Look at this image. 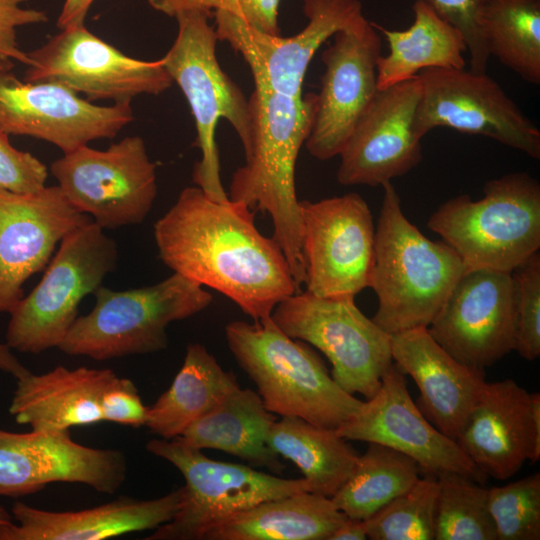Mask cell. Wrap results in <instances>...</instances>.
I'll use <instances>...</instances> for the list:
<instances>
[{
	"label": "cell",
	"instance_id": "obj_45",
	"mask_svg": "<svg viewBox=\"0 0 540 540\" xmlns=\"http://www.w3.org/2000/svg\"><path fill=\"white\" fill-rule=\"evenodd\" d=\"M13 522L12 515L3 507L0 506V527L6 526Z\"/></svg>",
	"mask_w": 540,
	"mask_h": 540
},
{
	"label": "cell",
	"instance_id": "obj_16",
	"mask_svg": "<svg viewBox=\"0 0 540 540\" xmlns=\"http://www.w3.org/2000/svg\"><path fill=\"white\" fill-rule=\"evenodd\" d=\"M323 51L325 70L305 147L318 160L338 156L378 91L381 37L364 16L336 32Z\"/></svg>",
	"mask_w": 540,
	"mask_h": 540
},
{
	"label": "cell",
	"instance_id": "obj_36",
	"mask_svg": "<svg viewBox=\"0 0 540 540\" xmlns=\"http://www.w3.org/2000/svg\"><path fill=\"white\" fill-rule=\"evenodd\" d=\"M497 540L540 539V474L489 488Z\"/></svg>",
	"mask_w": 540,
	"mask_h": 540
},
{
	"label": "cell",
	"instance_id": "obj_28",
	"mask_svg": "<svg viewBox=\"0 0 540 540\" xmlns=\"http://www.w3.org/2000/svg\"><path fill=\"white\" fill-rule=\"evenodd\" d=\"M347 518L331 498L302 491L236 513L204 540H328Z\"/></svg>",
	"mask_w": 540,
	"mask_h": 540
},
{
	"label": "cell",
	"instance_id": "obj_8",
	"mask_svg": "<svg viewBox=\"0 0 540 540\" xmlns=\"http://www.w3.org/2000/svg\"><path fill=\"white\" fill-rule=\"evenodd\" d=\"M117 261L116 242L93 221L65 236L40 282L9 313L8 346L32 354L58 348L81 301L102 286Z\"/></svg>",
	"mask_w": 540,
	"mask_h": 540
},
{
	"label": "cell",
	"instance_id": "obj_23",
	"mask_svg": "<svg viewBox=\"0 0 540 540\" xmlns=\"http://www.w3.org/2000/svg\"><path fill=\"white\" fill-rule=\"evenodd\" d=\"M456 442L487 476L512 477L540 458V394L513 379L486 383Z\"/></svg>",
	"mask_w": 540,
	"mask_h": 540
},
{
	"label": "cell",
	"instance_id": "obj_4",
	"mask_svg": "<svg viewBox=\"0 0 540 540\" xmlns=\"http://www.w3.org/2000/svg\"><path fill=\"white\" fill-rule=\"evenodd\" d=\"M225 336L237 363L273 414L336 430L363 403L335 382L313 349L285 334L271 316L253 324L232 321Z\"/></svg>",
	"mask_w": 540,
	"mask_h": 540
},
{
	"label": "cell",
	"instance_id": "obj_13",
	"mask_svg": "<svg viewBox=\"0 0 540 540\" xmlns=\"http://www.w3.org/2000/svg\"><path fill=\"white\" fill-rule=\"evenodd\" d=\"M415 127L423 138L437 127L480 135L540 158V130L486 72L425 69Z\"/></svg>",
	"mask_w": 540,
	"mask_h": 540
},
{
	"label": "cell",
	"instance_id": "obj_37",
	"mask_svg": "<svg viewBox=\"0 0 540 540\" xmlns=\"http://www.w3.org/2000/svg\"><path fill=\"white\" fill-rule=\"evenodd\" d=\"M516 313L514 350L532 361L540 355V253L511 271Z\"/></svg>",
	"mask_w": 540,
	"mask_h": 540
},
{
	"label": "cell",
	"instance_id": "obj_44",
	"mask_svg": "<svg viewBox=\"0 0 540 540\" xmlns=\"http://www.w3.org/2000/svg\"><path fill=\"white\" fill-rule=\"evenodd\" d=\"M0 371L10 374L16 379H19L30 372L29 369H27L14 355L8 344L1 342Z\"/></svg>",
	"mask_w": 540,
	"mask_h": 540
},
{
	"label": "cell",
	"instance_id": "obj_11",
	"mask_svg": "<svg viewBox=\"0 0 540 540\" xmlns=\"http://www.w3.org/2000/svg\"><path fill=\"white\" fill-rule=\"evenodd\" d=\"M50 170L72 206L103 229L142 223L157 195L156 165L139 136L105 150L83 145L63 153Z\"/></svg>",
	"mask_w": 540,
	"mask_h": 540
},
{
	"label": "cell",
	"instance_id": "obj_12",
	"mask_svg": "<svg viewBox=\"0 0 540 540\" xmlns=\"http://www.w3.org/2000/svg\"><path fill=\"white\" fill-rule=\"evenodd\" d=\"M27 54L31 64L24 81L60 84L91 100L131 102L138 95H159L173 84L162 59L129 57L85 24L60 29Z\"/></svg>",
	"mask_w": 540,
	"mask_h": 540
},
{
	"label": "cell",
	"instance_id": "obj_26",
	"mask_svg": "<svg viewBox=\"0 0 540 540\" xmlns=\"http://www.w3.org/2000/svg\"><path fill=\"white\" fill-rule=\"evenodd\" d=\"M180 497L179 487L155 499L120 497L78 511H48L16 502L13 522L0 527V540H104L155 530L174 517Z\"/></svg>",
	"mask_w": 540,
	"mask_h": 540
},
{
	"label": "cell",
	"instance_id": "obj_7",
	"mask_svg": "<svg viewBox=\"0 0 540 540\" xmlns=\"http://www.w3.org/2000/svg\"><path fill=\"white\" fill-rule=\"evenodd\" d=\"M176 38L161 58L190 106L196 126V146L201 158L193 169V181L210 198L228 200L220 176L216 144L219 119L227 120L245 149L250 137V112L239 86L223 71L217 55L218 36L205 13L190 11L174 17Z\"/></svg>",
	"mask_w": 540,
	"mask_h": 540
},
{
	"label": "cell",
	"instance_id": "obj_41",
	"mask_svg": "<svg viewBox=\"0 0 540 540\" xmlns=\"http://www.w3.org/2000/svg\"><path fill=\"white\" fill-rule=\"evenodd\" d=\"M30 0H0V71H9L14 61L31 64L27 52L20 49L17 29L22 26L40 24L48 21L45 11L26 8Z\"/></svg>",
	"mask_w": 540,
	"mask_h": 540
},
{
	"label": "cell",
	"instance_id": "obj_9",
	"mask_svg": "<svg viewBox=\"0 0 540 540\" xmlns=\"http://www.w3.org/2000/svg\"><path fill=\"white\" fill-rule=\"evenodd\" d=\"M146 448L170 462L185 479L178 511L147 540H204L212 528L236 513L268 499L310 491L304 478L285 479L213 460L177 439H153Z\"/></svg>",
	"mask_w": 540,
	"mask_h": 540
},
{
	"label": "cell",
	"instance_id": "obj_5",
	"mask_svg": "<svg viewBox=\"0 0 540 540\" xmlns=\"http://www.w3.org/2000/svg\"><path fill=\"white\" fill-rule=\"evenodd\" d=\"M484 196L446 200L428 227L460 257L465 270L511 272L540 248V184L526 172L486 182Z\"/></svg>",
	"mask_w": 540,
	"mask_h": 540
},
{
	"label": "cell",
	"instance_id": "obj_10",
	"mask_svg": "<svg viewBox=\"0 0 540 540\" xmlns=\"http://www.w3.org/2000/svg\"><path fill=\"white\" fill-rule=\"evenodd\" d=\"M271 318L291 338L324 353L332 378L349 394L372 398L393 363L391 336L359 310L354 297L300 291L279 302Z\"/></svg>",
	"mask_w": 540,
	"mask_h": 540
},
{
	"label": "cell",
	"instance_id": "obj_33",
	"mask_svg": "<svg viewBox=\"0 0 540 540\" xmlns=\"http://www.w3.org/2000/svg\"><path fill=\"white\" fill-rule=\"evenodd\" d=\"M479 22L490 57L539 85L540 0H485Z\"/></svg>",
	"mask_w": 540,
	"mask_h": 540
},
{
	"label": "cell",
	"instance_id": "obj_14",
	"mask_svg": "<svg viewBox=\"0 0 540 540\" xmlns=\"http://www.w3.org/2000/svg\"><path fill=\"white\" fill-rule=\"evenodd\" d=\"M300 221L305 291L318 297H355L370 286L375 227L359 194L300 201Z\"/></svg>",
	"mask_w": 540,
	"mask_h": 540
},
{
	"label": "cell",
	"instance_id": "obj_40",
	"mask_svg": "<svg viewBox=\"0 0 540 540\" xmlns=\"http://www.w3.org/2000/svg\"><path fill=\"white\" fill-rule=\"evenodd\" d=\"M8 136L0 128V190L31 193L45 187L46 165L31 153L12 146Z\"/></svg>",
	"mask_w": 540,
	"mask_h": 540
},
{
	"label": "cell",
	"instance_id": "obj_6",
	"mask_svg": "<svg viewBox=\"0 0 540 540\" xmlns=\"http://www.w3.org/2000/svg\"><path fill=\"white\" fill-rule=\"evenodd\" d=\"M95 305L77 317L58 349L72 356L109 360L158 352L167 347L166 329L212 302L203 286L173 273L159 283L114 291L100 286Z\"/></svg>",
	"mask_w": 540,
	"mask_h": 540
},
{
	"label": "cell",
	"instance_id": "obj_15",
	"mask_svg": "<svg viewBox=\"0 0 540 540\" xmlns=\"http://www.w3.org/2000/svg\"><path fill=\"white\" fill-rule=\"evenodd\" d=\"M336 431L346 440L379 443L411 457L424 476L437 479L455 473L480 484L488 478L456 440L423 415L409 394L405 374L394 362L376 394Z\"/></svg>",
	"mask_w": 540,
	"mask_h": 540
},
{
	"label": "cell",
	"instance_id": "obj_39",
	"mask_svg": "<svg viewBox=\"0 0 540 540\" xmlns=\"http://www.w3.org/2000/svg\"><path fill=\"white\" fill-rule=\"evenodd\" d=\"M436 13L462 34L469 54L470 70L486 72L490 55L480 28L485 0H426Z\"/></svg>",
	"mask_w": 540,
	"mask_h": 540
},
{
	"label": "cell",
	"instance_id": "obj_22",
	"mask_svg": "<svg viewBox=\"0 0 540 540\" xmlns=\"http://www.w3.org/2000/svg\"><path fill=\"white\" fill-rule=\"evenodd\" d=\"M91 221L58 185L31 193L0 190V313L23 298L24 283L48 265L57 244Z\"/></svg>",
	"mask_w": 540,
	"mask_h": 540
},
{
	"label": "cell",
	"instance_id": "obj_3",
	"mask_svg": "<svg viewBox=\"0 0 540 540\" xmlns=\"http://www.w3.org/2000/svg\"><path fill=\"white\" fill-rule=\"evenodd\" d=\"M381 186L369 286L378 308L371 319L393 335L428 327L466 270L446 242L428 239L405 217L391 181Z\"/></svg>",
	"mask_w": 540,
	"mask_h": 540
},
{
	"label": "cell",
	"instance_id": "obj_35",
	"mask_svg": "<svg viewBox=\"0 0 540 540\" xmlns=\"http://www.w3.org/2000/svg\"><path fill=\"white\" fill-rule=\"evenodd\" d=\"M437 479L424 476L364 521L368 539L434 540Z\"/></svg>",
	"mask_w": 540,
	"mask_h": 540
},
{
	"label": "cell",
	"instance_id": "obj_32",
	"mask_svg": "<svg viewBox=\"0 0 540 540\" xmlns=\"http://www.w3.org/2000/svg\"><path fill=\"white\" fill-rule=\"evenodd\" d=\"M420 467L409 456L368 442L345 483L331 497L348 518L366 520L420 478Z\"/></svg>",
	"mask_w": 540,
	"mask_h": 540
},
{
	"label": "cell",
	"instance_id": "obj_34",
	"mask_svg": "<svg viewBox=\"0 0 540 540\" xmlns=\"http://www.w3.org/2000/svg\"><path fill=\"white\" fill-rule=\"evenodd\" d=\"M434 540H497L489 488L460 474L437 478Z\"/></svg>",
	"mask_w": 540,
	"mask_h": 540
},
{
	"label": "cell",
	"instance_id": "obj_17",
	"mask_svg": "<svg viewBox=\"0 0 540 540\" xmlns=\"http://www.w3.org/2000/svg\"><path fill=\"white\" fill-rule=\"evenodd\" d=\"M131 102L99 106L52 82H26L0 71V128L49 142L63 153L115 137L133 121Z\"/></svg>",
	"mask_w": 540,
	"mask_h": 540
},
{
	"label": "cell",
	"instance_id": "obj_30",
	"mask_svg": "<svg viewBox=\"0 0 540 540\" xmlns=\"http://www.w3.org/2000/svg\"><path fill=\"white\" fill-rule=\"evenodd\" d=\"M239 386L201 343H190L171 386L148 407L145 426L163 439L179 437Z\"/></svg>",
	"mask_w": 540,
	"mask_h": 540
},
{
	"label": "cell",
	"instance_id": "obj_31",
	"mask_svg": "<svg viewBox=\"0 0 540 540\" xmlns=\"http://www.w3.org/2000/svg\"><path fill=\"white\" fill-rule=\"evenodd\" d=\"M268 446L293 462L310 491L331 498L352 474L359 454L335 429L299 417H281L267 435Z\"/></svg>",
	"mask_w": 540,
	"mask_h": 540
},
{
	"label": "cell",
	"instance_id": "obj_21",
	"mask_svg": "<svg viewBox=\"0 0 540 540\" xmlns=\"http://www.w3.org/2000/svg\"><path fill=\"white\" fill-rule=\"evenodd\" d=\"M421 94L418 75L377 91L338 155L340 184L382 185L421 162L415 127Z\"/></svg>",
	"mask_w": 540,
	"mask_h": 540
},
{
	"label": "cell",
	"instance_id": "obj_25",
	"mask_svg": "<svg viewBox=\"0 0 540 540\" xmlns=\"http://www.w3.org/2000/svg\"><path fill=\"white\" fill-rule=\"evenodd\" d=\"M9 412L32 430H70L108 421L113 390L120 377L110 369L62 365L16 379Z\"/></svg>",
	"mask_w": 540,
	"mask_h": 540
},
{
	"label": "cell",
	"instance_id": "obj_27",
	"mask_svg": "<svg viewBox=\"0 0 540 540\" xmlns=\"http://www.w3.org/2000/svg\"><path fill=\"white\" fill-rule=\"evenodd\" d=\"M275 420L257 392L238 386L175 439L200 450L224 451L281 474L285 466L267 444Z\"/></svg>",
	"mask_w": 540,
	"mask_h": 540
},
{
	"label": "cell",
	"instance_id": "obj_18",
	"mask_svg": "<svg viewBox=\"0 0 540 540\" xmlns=\"http://www.w3.org/2000/svg\"><path fill=\"white\" fill-rule=\"evenodd\" d=\"M303 13L307 24L292 36L262 32L224 12L214 14L215 30L218 40L243 57L254 86L301 97L306 71L321 45L363 17L360 0H303Z\"/></svg>",
	"mask_w": 540,
	"mask_h": 540
},
{
	"label": "cell",
	"instance_id": "obj_38",
	"mask_svg": "<svg viewBox=\"0 0 540 540\" xmlns=\"http://www.w3.org/2000/svg\"><path fill=\"white\" fill-rule=\"evenodd\" d=\"M148 3L170 17L190 11L205 13L209 17L224 12L262 32L280 35V0H148Z\"/></svg>",
	"mask_w": 540,
	"mask_h": 540
},
{
	"label": "cell",
	"instance_id": "obj_1",
	"mask_svg": "<svg viewBox=\"0 0 540 540\" xmlns=\"http://www.w3.org/2000/svg\"><path fill=\"white\" fill-rule=\"evenodd\" d=\"M254 217L241 202L186 187L154 224V238L174 273L215 289L259 322L300 290L282 249L259 232Z\"/></svg>",
	"mask_w": 540,
	"mask_h": 540
},
{
	"label": "cell",
	"instance_id": "obj_24",
	"mask_svg": "<svg viewBox=\"0 0 540 540\" xmlns=\"http://www.w3.org/2000/svg\"><path fill=\"white\" fill-rule=\"evenodd\" d=\"M390 336L394 364L419 388L417 406L438 430L456 440L487 383L484 370L455 359L427 327Z\"/></svg>",
	"mask_w": 540,
	"mask_h": 540
},
{
	"label": "cell",
	"instance_id": "obj_43",
	"mask_svg": "<svg viewBox=\"0 0 540 540\" xmlns=\"http://www.w3.org/2000/svg\"><path fill=\"white\" fill-rule=\"evenodd\" d=\"M367 539L363 520L347 518L328 538V540H364Z\"/></svg>",
	"mask_w": 540,
	"mask_h": 540
},
{
	"label": "cell",
	"instance_id": "obj_19",
	"mask_svg": "<svg viewBox=\"0 0 540 540\" xmlns=\"http://www.w3.org/2000/svg\"><path fill=\"white\" fill-rule=\"evenodd\" d=\"M126 473L122 452L79 444L69 430L0 429V497L34 494L54 482L80 483L112 494Z\"/></svg>",
	"mask_w": 540,
	"mask_h": 540
},
{
	"label": "cell",
	"instance_id": "obj_20",
	"mask_svg": "<svg viewBox=\"0 0 540 540\" xmlns=\"http://www.w3.org/2000/svg\"><path fill=\"white\" fill-rule=\"evenodd\" d=\"M458 361L484 370L514 350L516 313L511 272L465 271L427 327Z\"/></svg>",
	"mask_w": 540,
	"mask_h": 540
},
{
	"label": "cell",
	"instance_id": "obj_42",
	"mask_svg": "<svg viewBox=\"0 0 540 540\" xmlns=\"http://www.w3.org/2000/svg\"><path fill=\"white\" fill-rule=\"evenodd\" d=\"M95 0H65L57 18L60 29L84 25L87 13Z\"/></svg>",
	"mask_w": 540,
	"mask_h": 540
},
{
	"label": "cell",
	"instance_id": "obj_2",
	"mask_svg": "<svg viewBox=\"0 0 540 540\" xmlns=\"http://www.w3.org/2000/svg\"><path fill=\"white\" fill-rule=\"evenodd\" d=\"M248 105L250 137L244 149L245 164L234 172L228 198L270 216L273 238L302 291L306 273L295 167L311 130L316 94L293 97L254 86Z\"/></svg>",
	"mask_w": 540,
	"mask_h": 540
},
{
	"label": "cell",
	"instance_id": "obj_29",
	"mask_svg": "<svg viewBox=\"0 0 540 540\" xmlns=\"http://www.w3.org/2000/svg\"><path fill=\"white\" fill-rule=\"evenodd\" d=\"M414 21L405 30L372 23L385 37L389 52L377 62L378 90L416 77L431 68L464 69L467 47L462 34L439 16L426 0L412 6Z\"/></svg>",
	"mask_w": 540,
	"mask_h": 540
}]
</instances>
